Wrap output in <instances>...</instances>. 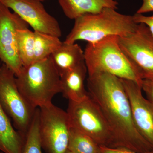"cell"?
Segmentation results:
<instances>
[{"label":"cell","instance_id":"15","mask_svg":"<svg viewBox=\"0 0 153 153\" xmlns=\"http://www.w3.org/2000/svg\"><path fill=\"white\" fill-rule=\"evenodd\" d=\"M51 57L60 76L84 61V51L75 43L66 44L63 42Z\"/></svg>","mask_w":153,"mask_h":153},{"label":"cell","instance_id":"6","mask_svg":"<svg viewBox=\"0 0 153 153\" xmlns=\"http://www.w3.org/2000/svg\"><path fill=\"white\" fill-rule=\"evenodd\" d=\"M0 103L14 128L25 138L36 108L22 95L17 87L15 74L4 63L0 66Z\"/></svg>","mask_w":153,"mask_h":153},{"label":"cell","instance_id":"22","mask_svg":"<svg viewBox=\"0 0 153 153\" xmlns=\"http://www.w3.org/2000/svg\"><path fill=\"white\" fill-rule=\"evenodd\" d=\"M101 153H153V151L139 153L122 147H108L100 146Z\"/></svg>","mask_w":153,"mask_h":153},{"label":"cell","instance_id":"26","mask_svg":"<svg viewBox=\"0 0 153 153\" xmlns=\"http://www.w3.org/2000/svg\"><path fill=\"white\" fill-rule=\"evenodd\" d=\"M0 153H4L2 152H0Z\"/></svg>","mask_w":153,"mask_h":153},{"label":"cell","instance_id":"19","mask_svg":"<svg viewBox=\"0 0 153 153\" xmlns=\"http://www.w3.org/2000/svg\"><path fill=\"white\" fill-rule=\"evenodd\" d=\"M39 134V108H36L34 118L25 137L23 153H42Z\"/></svg>","mask_w":153,"mask_h":153},{"label":"cell","instance_id":"7","mask_svg":"<svg viewBox=\"0 0 153 153\" xmlns=\"http://www.w3.org/2000/svg\"><path fill=\"white\" fill-rule=\"evenodd\" d=\"M39 108L42 148L47 153H66L71 128L67 112L52 103Z\"/></svg>","mask_w":153,"mask_h":153},{"label":"cell","instance_id":"3","mask_svg":"<svg viewBox=\"0 0 153 153\" xmlns=\"http://www.w3.org/2000/svg\"><path fill=\"white\" fill-rule=\"evenodd\" d=\"M16 76L19 91L34 108L52 103L54 96L61 93L60 75L51 57L23 66Z\"/></svg>","mask_w":153,"mask_h":153},{"label":"cell","instance_id":"11","mask_svg":"<svg viewBox=\"0 0 153 153\" xmlns=\"http://www.w3.org/2000/svg\"><path fill=\"white\" fill-rule=\"evenodd\" d=\"M121 79L130 102L135 125L153 149V104L143 96L139 84L132 80Z\"/></svg>","mask_w":153,"mask_h":153},{"label":"cell","instance_id":"2","mask_svg":"<svg viewBox=\"0 0 153 153\" xmlns=\"http://www.w3.org/2000/svg\"><path fill=\"white\" fill-rule=\"evenodd\" d=\"M73 28L63 43L77 41L94 44L111 36H124L136 30L138 24L133 16L120 13L106 8L95 14H85L75 19Z\"/></svg>","mask_w":153,"mask_h":153},{"label":"cell","instance_id":"1","mask_svg":"<svg viewBox=\"0 0 153 153\" xmlns=\"http://www.w3.org/2000/svg\"><path fill=\"white\" fill-rule=\"evenodd\" d=\"M87 91L102 113L114 136L117 147L137 152L153 151L138 131L121 79L105 72L88 74Z\"/></svg>","mask_w":153,"mask_h":153},{"label":"cell","instance_id":"16","mask_svg":"<svg viewBox=\"0 0 153 153\" xmlns=\"http://www.w3.org/2000/svg\"><path fill=\"white\" fill-rule=\"evenodd\" d=\"M34 61L38 62L51 57V55L61 46L63 42L58 37L34 31Z\"/></svg>","mask_w":153,"mask_h":153},{"label":"cell","instance_id":"17","mask_svg":"<svg viewBox=\"0 0 153 153\" xmlns=\"http://www.w3.org/2000/svg\"><path fill=\"white\" fill-rule=\"evenodd\" d=\"M17 45L20 60L23 66L34 63L35 33L28 29H20L17 31Z\"/></svg>","mask_w":153,"mask_h":153},{"label":"cell","instance_id":"12","mask_svg":"<svg viewBox=\"0 0 153 153\" xmlns=\"http://www.w3.org/2000/svg\"><path fill=\"white\" fill-rule=\"evenodd\" d=\"M87 69L85 61L60 75L61 93L68 101L79 102L87 97L84 82Z\"/></svg>","mask_w":153,"mask_h":153},{"label":"cell","instance_id":"5","mask_svg":"<svg viewBox=\"0 0 153 153\" xmlns=\"http://www.w3.org/2000/svg\"><path fill=\"white\" fill-rule=\"evenodd\" d=\"M71 127L88 136L101 146L117 147L109 125L92 99L68 101L67 111Z\"/></svg>","mask_w":153,"mask_h":153},{"label":"cell","instance_id":"24","mask_svg":"<svg viewBox=\"0 0 153 153\" xmlns=\"http://www.w3.org/2000/svg\"><path fill=\"white\" fill-rule=\"evenodd\" d=\"M75 153L73 152H71V151L68 150H67L66 151V153Z\"/></svg>","mask_w":153,"mask_h":153},{"label":"cell","instance_id":"13","mask_svg":"<svg viewBox=\"0 0 153 153\" xmlns=\"http://www.w3.org/2000/svg\"><path fill=\"white\" fill-rule=\"evenodd\" d=\"M66 17L75 20L85 14H95L106 8L117 10L118 0H58Z\"/></svg>","mask_w":153,"mask_h":153},{"label":"cell","instance_id":"25","mask_svg":"<svg viewBox=\"0 0 153 153\" xmlns=\"http://www.w3.org/2000/svg\"><path fill=\"white\" fill-rule=\"evenodd\" d=\"M39 1H47V0H39Z\"/></svg>","mask_w":153,"mask_h":153},{"label":"cell","instance_id":"9","mask_svg":"<svg viewBox=\"0 0 153 153\" xmlns=\"http://www.w3.org/2000/svg\"><path fill=\"white\" fill-rule=\"evenodd\" d=\"M29 27L18 15L0 3V60L16 76L23 67L18 52L17 31Z\"/></svg>","mask_w":153,"mask_h":153},{"label":"cell","instance_id":"4","mask_svg":"<svg viewBox=\"0 0 153 153\" xmlns=\"http://www.w3.org/2000/svg\"><path fill=\"white\" fill-rule=\"evenodd\" d=\"M88 74L105 72L132 80L141 86L143 79L123 52L118 37L111 36L94 44L88 43L84 51Z\"/></svg>","mask_w":153,"mask_h":153},{"label":"cell","instance_id":"10","mask_svg":"<svg viewBox=\"0 0 153 153\" xmlns=\"http://www.w3.org/2000/svg\"><path fill=\"white\" fill-rule=\"evenodd\" d=\"M30 26L34 31L60 38L62 31L57 19L46 11L39 0H0Z\"/></svg>","mask_w":153,"mask_h":153},{"label":"cell","instance_id":"18","mask_svg":"<svg viewBox=\"0 0 153 153\" xmlns=\"http://www.w3.org/2000/svg\"><path fill=\"white\" fill-rule=\"evenodd\" d=\"M68 150L75 153H101L100 146L94 140L71 127Z\"/></svg>","mask_w":153,"mask_h":153},{"label":"cell","instance_id":"8","mask_svg":"<svg viewBox=\"0 0 153 153\" xmlns=\"http://www.w3.org/2000/svg\"><path fill=\"white\" fill-rule=\"evenodd\" d=\"M119 44L126 57L142 79H153V37L143 24L134 32L118 37Z\"/></svg>","mask_w":153,"mask_h":153},{"label":"cell","instance_id":"20","mask_svg":"<svg viewBox=\"0 0 153 153\" xmlns=\"http://www.w3.org/2000/svg\"><path fill=\"white\" fill-rule=\"evenodd\" d=\"M133 18L137 24H143L149 28L150 32L153 37V15L152 16H144L143 14L136 13Z\"/></svg>","mask_w":153,"mask_h":153},{"label":"cell","instance_id":"23","mask_svg":"<svg viewBox=\"0 0 153 153\" xmlns=\"http://www.w3.org/2000/svg\"><path fill=\"white\" fill-rule=\"evenodd\" d=\"M153 11V0H143L142 4L137 13L144 14Z\"/></svg>","mask_w":153,"mask_h":153},{"label":"cell","instance_id":"21","mask_svg":"<svg viewBox=\"0 0 153 153\" xmlns=\"http://www.w3.org/2000/svg\"><path fill=\"white\" fill-rule=\"evenodd\" d=\"M141 88L146 95L147 99L153 104V79H143Z\"/></svg>","mask_w":153,"mask_h":153},{"label":"cell","instance_id":"14","mask_svg":"<svg viewBox=\"0 0 153 153\" xmlns=\"http://www.w3.org/2000/svg\"><path fill=\"white\" fill-rule=\"evenodd\" d=\"M25 138L14 128L0 103V152L23 153Z\"/></svg>","mask_w":153,"mask_h":153}]
</instances>
